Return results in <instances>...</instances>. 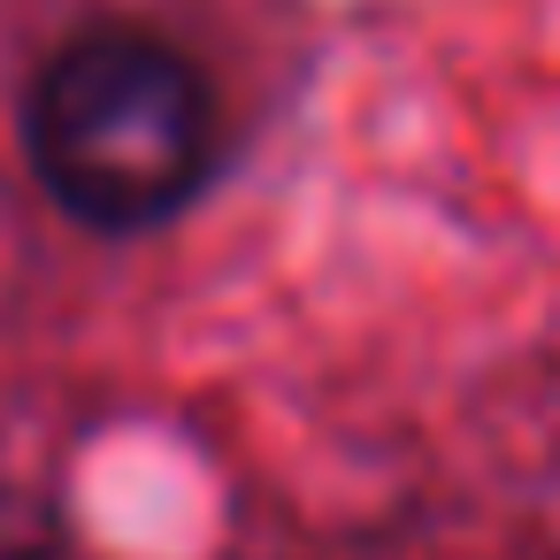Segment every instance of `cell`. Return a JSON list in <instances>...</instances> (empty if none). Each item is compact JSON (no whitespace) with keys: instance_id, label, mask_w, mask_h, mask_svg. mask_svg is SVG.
I'll return each mask as SVG.
<instances>
[{"instance_id":"6da1fadb","label":"cell","mask_w":560,"mask_h":560,"mask_svg":"<svg viewBox=\"0 0 560 560\" xmlns=\"http://www.w3.org/2000/svg\"><path fill=\"white\" fill-rule=\"evenodd\" d=\"M16 147L47 208L93 238L170 231L208 200L231 116L200 55L147 24H78L16 93Z\"/></svg>"}]
</instances>
